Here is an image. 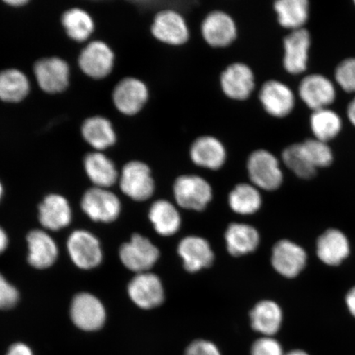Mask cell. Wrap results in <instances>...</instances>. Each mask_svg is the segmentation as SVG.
<instances>
[{
  "label": "cell",
  "mask_w": 355,
  "mask_h": 355,
  "mask_svg": "<svg viewBox=\"0 0 355 355\" xmlns=\"http://www.w3.org/2000/svg\"><path fill=\"white\" fill-rule=\"evenodd\" d=\"M247 171L251 184L259 189L275 191L281 187L284 175L279 159L270 150H252L247 159Z\"/></svg>",
  "instance_id": "6da1fadb"
},
{
  "label": "cell",
  "mask_w": 355,
  "mask_h": 355,
  "mask_svg": "<svg viewBox=\"0 0 355 355\" xmlns=\"http://www.w3.org/2000/svg\"><path fill=\"white\" fill-rule=\"evenodd\" d=\"M150 33L159 42L170 46H182L190 39V29L184 16L173 8H166L155 15Z\"/></svg>",
  "instance_id": "7a4b0ae2"
},
{
  "label": "cell",
  "mask_w": 355,
  "mask_h": 355,
  "mask_svg": "<svg viewBox=\"0 0 355 355\" xmlns=\"http://www.w3.org/2000/svg\"><path fill=\"white\" fill-rule=\"evenodd\" d=\"M175 201L184 209L202 211L211 201L213 191L209 182L197 175L177 177L173 186Z\"/></svg>",
  "instance_id": "3957f363"
},
{
  "label": "cell",
  "mask_w": 355,
  "mask_h": 355,
  "mask_svg": "<svg viewBox=\"0 0 355 355\" xmlns=\"http://www.w3.org/2000/svg\"><path fill=\"white\" fill-rule=\"evenodd\" d=\"M119 180L122 192L135 201H146L155 192L152 170L148 164L141 161H131L125 164L119 174Z\"/></svg>",
  "instance_id": "277c9868"
},
{
  "label": "cell",
  "mask_w": 355,
  "mask_h": 355,
  "mask_svg": "<svg viewBox=\"0 0 355 355\" xmlns=\"http://www.w3.org/2000/svg\"><path fill=\"white\" fill-rule=\"evenodd\" d=\"M255 74L251 67L243 62H234L225 67L220 76V87L230 100L244 101L254 94Z\"/></svg>",
  "instance_id": "5b68a950"
},
{
  "label": "cell",
  "mask_w": 355,
  "mask_h": 355,
  "mask_svg": "<svg viewBox=\"0 0 355 355\" xmlns=\"http://www.w3.org/2000/svg\"><path fill=\"white\" fill-rule=\"evenodd\" d=\"M201 35L208 46L216 49L227 48L238 38V25L227 12L211 11L202 21Z\"/></svg>",
  "instance_id": "8992f818"
},
{
  "label": "cell",
  "mask_w": 355,
  "mask_h": 355,
  "mask_svg": "<svg viewBox=\"0 0 355 355\" xmlns=\"http://www.w3.org/2000/svg\"><path fill=\"white\" fill-rule=\"evenodd\" d=\"M119 257L126 268L139 274L148 272L157 263L159 251L148 238L135 234L121 247Z\"/></svg>",
  "instance_id": "52a82bcc"
},
{
  "label": "cell",
  "mask_w": 355,
  "mask_h": 355,
  "mask_svg": "<svg viewBox=\"0 0 355 355\" xmlns=\"http://www.w3.org/2000/svg\"><path fill=\"white\" fill-rule=\"evenodd\" d=\"M115 108L126 116H135L148 104L150 92L148 85L139 78H124L113 91Z\"/></svg>",
  "instance_id": "ba28073f"
},
{
  "label": "cell",
  "mask_w": 355,
  "mask_h": 355,
  "mask_svg": "<svg viewBox=\"0 0 355 355\" xmlns=\"http://www.w3.org/2000/svg\"><path fill=\"white\" fill-rule=\"evenodd\" d=\"M259 98L265 112L276 119L290 115L295 106V95L285 83L269 79L261 85Z\"/></svg>",
  "instance_id": "9c48e42d"
},
{
  "label": "cell",
  "mask_w": 355,
  "mask_h": 355,
  "mask_svg": "<svg viewBox=\"0 0 355 355\" xmlns=\"http://www.w3.org/2000/svg\"><path fill=\"white\" fill-rule=\"evenodd\" d=\"M33 71L39 87L48 94L63 92L69 85V65L61 58L39 60L35 62Z\"/></svg>",
  "instance_id": "30bf717a"
},
{
  "label": "cell",
  "mask_w": 355,
  "mask_h": 355,
  "mask_svg": "<svg viewBox=\"0 0 355 355\" xmlns=\"http://www.w3.org/2000/svg\"><path fill=\"white\" fill-rule=\"evenodd\" d=\"M310 33L303 28L292 31L283 39V67L288 74H303L308 69L311 48Z\"/></svg>",
  "instance_id": "8fae6325"
},
{
  "label": "cell",
  "mask_w": 355,
  "mask_h": 355,
  "mask_svg": "<svg viewBox=\"0 0 355 355\" xmlns=\"http://www.w3.org/2000/svg\"><path fill=\"white\" fill-rule=\"evenodd\" d=\"M81 206L89 218L104 223L116 220L121 211L119 198L107 189H88L83 195Z\"/></svg>",
  "instance_id": "7c38bea8"
},
{
  "label": "cell",
  "mask_w": 355,
  "mask_h": 355,
  "mask_svg": "<svg viewBox=\"0 0 355 355\" xmlns=\"http://www.w3.org/2000/svg\"><path fill=\"white\" fill-rule=\"evenodd\" d=\"M70 316L75 326L85 331L100 330L106 320L103 304L89 293H80L74 297L71 304Z\"/></svg>",
  "instance_id": "4fadbf2b"
},
{
  "label": "cell",
  "mask_w": 355,
  "mask_h": 355,
  "mask_svg": "<svg viewBox=\"0 0 355 355\" xmlns=\"http://www.w3.org/2000/svg\"><path fill=\"white\" fill-rule=\"evenodd\" d=\"M67 248L73 263L83 270L96 268L103 259L98 239L87 230H78L71 234Z\"/></svg>",
  "instance_id": "5bb4252c"
},
{
  "label": "cell",
  "mask_w": 355,
  "mask_h": 355,
  "mask_svg": "<svg viewBox=\"0 0 355 355\" xmlns=\"http://www.w3.org/2000/svg\"><path fill=\"white\" fill-rule=\"evenodd\" d=\"M300 98L313 111L329 108L336 99L335 84L322 74H309L301 80Z\"/></svg>",
  "instance_id": "9a60e30c"
},
{
  "label": "cell",
  "mask_w": 355,
  "mask_h": 355,
  "mask_svg": "<svg viewBox=\"0 0 355 355\" xmlns=\"http://www.w3.org/2000/svg\"><path fill=\"white\" fill-rule=\"evenodd\" d=\"M114 53L107 44L94 41L87 44L78 58V65L84 74L93 79H103L112 72Z\"/></svg>",
  "instance_id": "2e32d148"
},
{
  "label": "cell",
  "mask_w": 355,
  "mask_h": 355,
  "mask_svg": "<svg viewBox=\"0 0 355 355\" xmlns=\"http://www.w3.org/2000/svg\"><path fill=\"white\" fill-rule=\"evenodd\" d=\"M128 294L137 307L153 309L163 304L165 291L161 279L153 273L137 274L128 286Z\"/></svg>",
  "instance_id": "e0dca14e"
},
{
  "label": "cell",
  "mask_w": 355,
  "mask_h": 355,
  "mask_svg": "<svg viewBox=\"0 0 355 355\" xmlns=\"http://www.w3.org/2000/svg\"><path fill=\"white\" fill-rule=\"evenodd\" d=\"M189 157L195 166L207 170L218 171L227 161V150L218 137L202 135L195 139L190 145Z\"/></svg>",
  "instance_id": "ac0fdd59"
},
{
  "label": "cell",
  "mask_w": 355,
  "mask_h": 355,
  "mask_svg": "<svg viewBox=\"0 0 355 355\" xmlns=\"http://www.w3.org/2000/svg\"><path fill=\"white\" fill-rule=\"evenodd\" d=\"M307 263V254L303 248L287 239L275 244L272 264L275 270L286 278L298 277Z\"/></svg>",
  "instance_id": "d6986e66"
},
{
  "label": "cell",
  "mask_w": 355,
  "mask_h": 355,
  "mask_svg": "<svg viewBox=\"0 0 355 355\" xmlns=\"http://www.w3.org/2000/svg\"><path fill=\"white\" fill-rule=\"evenodd\" d=\"M178 252L183 260L185 270L191 273L209 268L214 261V252L210 243L199 236L192 235L182 239Z\"/></svg>",
  "instance_id": "ffe728a7"
},
{
  "label": "cell",
  "mask_w": 355,
  "mask_h": 355,
  "mask_svg": "<svg viewBox=\"0 0 355 355\" xmlns=\"http://www.w3.org/2000/svg\"><path fill=\"white\" fill-rule=\"evenodd\" d=\"M39 220L44 228L57 232L72 220V209L68 200L60 194L48 195L39 206Z\"/></svg>",
  "instance_id": "44dd1931"
},
{
  "label": "cell",
  "mask_w": 355,
  "mask_h": 355,
  "mask_svg": "<svg viewBox=\"0 0 355 355\" xmlns=\"http://www.w3.org/2000/svg\"><path fill=\"white\" fill-rule=\"evenodd\" d=\"M28 243V261L37 269H46L54 265L59 255L57 244L50 234L42 230H33L26 237Z\"/></svg>",
  "instance_id": "7402d4cb"
},
{
  "label": "cell",
  "mask_w": 355,
  "mask_h": 355,
  "mask_svg": "<svg viewBox=\"0 0 355 355\" xmlns=\"http://www.w3.org/2000/svg\"><path fill=\"white\" fill-rule=\"evenodd\" d=\"M347 237L339 230L330 229L318 238L317 254L323 263L338 266L349 255Z\"/></svg>",
  "instance_id": "603a6c76"
},
{
  "label": "cell",
  "mask_w": 355,
  "mask_h": 355,
  "mask_svg": "<svg viewBox=\"0 0 355 355\" xmlns=\"http://www.w3.org/2000/svg\"><path fill=\"white\" fill-rule=\"evenodd\" d=\"M226 248L234 257L247 255L254 252L260 243L259 232L250 225L232 223L225 234Z\"/></svg>",
  "instance_id": "cb8c5ba5"
},
{
  "label": "cell",
  "mask_w": 355,
  "mask_h": 355,
  "mask_svg": "<svg viewBox=\"0 0 355 355\" xmlns=\"http://www.w3.org/2000/svg\"><path fill=\"white\" fill-rule=\"evenodd\" d=\"M84 168L89 180L97 188H110L119 178L114 163L101 152L87 154L84 158Z\"/></svg>",
  "instance_id": "d4e9b609"
},
{
  "label": "cell",
  "mask_w": 355,
  "mask_h": 355,
  "mask_svg": "<svg viewBox=\"0 0 355 355\" xmlns=\"http://www.w3.org/2000/svg\"><path fill=\"white\" fill-rule=\"evenodd\" d=\"M273 10L279 25L291 32L304 28L309 19L308 0H278L273 3Z\"/></svg>",
  "instance_id": "484cf974"
},
{
  "label": "cell",
  "mask_w": 355,
  "mask_h": 355,
  "mask_svg": "<svg viewBox=\"0 0 355 355\" xmlns=\"http://www.w3.org/2000/svg\"><path fill=\"white\" fill-rule=\"evenodd\" d=\"M250 320L252 329L264 336H273L281 329L282 310L276 302L263 300L251 311Z\"/></svg>",
  "instance_id": "4316f807"
},
{
  "label": "cell",
  "mask_w": 355,
  "mask_h": 355,
  "mask_svg": "<svg viewBox=\"0 0 355 355\" xmlns=\"http://www.w3.org/2000/svg\"><path fill=\"white\" fill-rule=\"evenodd\" d=\"M81 131L83 139L96 152L111 148L116 143L117 136L113 124L105 117L87 119L83 123Z\"/></svg>",
  "instance_id": "83f0119b"
},
{
  "label": "cell",
  "mask_w": 355,
  "mask_h": 355,
  "mask_svg": "<svg viewBox=\"0 0 355 355\" xmlns=\"http://www.w3.org/2000/svg\"><path fill=\"white\" fill-rule=\"evenodd\" d=\"M148 217L155 232L162 236H171L180 229V212L167 200L155 201L150 208Z\"/></svg>",
  "instance_id": "f1b7e54d"
},
{
  "label": "cell",
  "mask_w": 355,
  "mask_h": 355,
  "mask_svg": "<svg viewBox=\"0 0 355 355\" xmlns=\"http://www.w3.org/2000/svg\"><path fill=\"white\" fill-rule=\"evenodd\" d=\"M29 79L21 71L8 69L0 72V100L7 103H19L28 96Z\"/></svg>",
  "instance_id": "f546056e"
},
{
  "label": "cell",
  "mask_w": 355,
  "mask_h": 355,
  "mask_svg": "<svg viewBox=\"0 0 355 355\" xmlns=\"http://www.w3.org/2000/svg\"><path fill=\"white\" fill-rule=\"evenodd\" d=\"M228 201L230 207L239 215L254 214L263 203L260 189L248 183L235 185L230 191Z\"/></svg>",
  "instance_id": "4dcf8cb0"
},
{
  "label": "cell",
  "mask_w": 355,
  "mask_h": 355,
  "mask_svg": "<svg viewBox=\"0 0 355 355\" xmlns=\"http://www.w3.org/2000/svg\"><path fill=\"white\" fill-rule=\"evenodd\" d=\"M343 123L340 115L329 108L313 111L310 128L314 139L329 143L340 135Z\"/></svg>",
  "instance_id": "1f68e13d"
},
{
  "label": "cell",
  "mask_w": 355,
  "mask_h": 355,
  "mask_svg": "<svg viewBox=\"0 0 355 355\" xmlns=\"http://www.w3.org/2000/svg\"><path fill=\"white\" fill-rule=\"evenodd\" d=\"M62 24L69 38L77 42H86L95 29L94 21L91 15L78 8L66 11L62 17Z\"/></svg>",
  "instance_id": "d6a6232c"
},
{
  "label": "cell",
  "mask_w": 355,
  "mask_h": 355,
  "mask_svg": "<svg viewBox=\"0 0 355 355\" xmlns=\"http://www.w3.org/2000/svg\"><path fill=\"white\" fill-rule=\"evenodd\" d=\"M282 159L284 165L300 179L311 180L317 175L318 168L310 162L302 143L287 146L282 150Z\"/></svg>",
  "instance_id": "836d02e7"
},
{
  "label": "cell",
  "mask_w": 355,
  "mask_h": 355,
  "mask_svg": "<svg viewBox=\"0 0 355 355\" xmlns=\"http://www.w3.org/2000/svg\"><path fill=\"white\" fill-rule=\"evenodd\" d=\"M304 153L313 166L318 168L329 167L334 159L331 146L325 141L309 139L302 141Z\"/></svg>",
  "instance_id": "e575fe53"
},
{
  "label": "cell",
  "mask_w": 355,
  "mask_h": 355,
  "mask_svg": "<svg viewBox=\"0 0 355 355\" xmlns=\"http://www.w3.org/2000/svg\"><path fill=\"white\" fill-rule=\"evenodd\" d=\"M335 80L347 93H355V58H348L337 65Z\"/></svg>",
  "instance_id": "d590c367"
},
{
  "label": "cell",
  "mask_w": 355,
  "mask_h": 355,
  "mask_svg": "<svg viewBox=\"0 0 355 355\" xmlns=\"http://www.w3.org/2000/svg\"><path fill=\"white\" fill-rule=\"evenodd\" d=\"M251 355H286L281 344L272 336H263L252 345Z\"/></svg>",
  "instance_id": "8d00e7d4"
},
{
  "label": "cell",
  "mask_w": 355,
  "mask_h": 355,
  "mask_svg": "<svg viewBox=\"0 0 355 355\" xmlns=\"http://www.w3.org/2000/svg\"><path fill=\"white\" fill-rule=\"evenodd\" d=\"M19 300V293L0 273V309H10Z\"/></svg>",
  "instance_id": "74e56055"
},
{
  "label": "cell",
  "mask_w": 355,
  "mask_h": 355,
  "mask_svg": "<svg viewBox=\"0 0 355 355\" xmlns=\"http://www.w3.org/2000/svg\"><path fill=\"white\" fill-rule=\"evenodd\" d=\"M184 355H221L217 346L206 340H197L191 343Z\"/></svg>",
  "instance_id": "f35d334b"
},
{
  "label": "cell",
  "mask_w": 355,
  "mask_h": 355,
  "mask_svg": "<svg viewBox=\"0 0 355 355\" xmlns=\"http://www.w3.org/2000/svg\"><path fill=\"white\" fill-rule=\"evenodd\" d=\"M7 355H34L32 349L29 347L28 345H26L24 343H16L12 345L8 352Z\"/></svg>",
  "instance_id": "ab89813d"
},
{
  "label": "cell",
  "mask_w": 355,
  "mask_h": 355,
  "mask_svg": "<svg viewBox=\"0 0 355 355\" xmlns=\"http://www.w3.org/2000/svg\"><path fill=\"white\" fill-rule=\"evenodd\" d=\"M345 302L350 313L355 318V287L348 292L345 297Z\"/></svg>",
  "instance_id": "60d3db41"
},
{
  "label": "cell",
  "mask_w": 355,
  "mask_h": 355,
  "mask_svg": "<svg viewBox=\"0 0 355 355\" xmlns=\"http://www.w3.org/2000/svg\"><path fill=\"white\" fill-rule=\"evenodd\" d=\"M346 114H347L349 122L355 127V97L349 102L347 110H346Z\"/></svg>",
  "instance_id": "b9f144b4"
},
{
  "label": "cell",
  "mask_w": 355,
  "mask_h": 355,
  "mask_svg": "<svg viewBox=\"0 0 355 355\" xmlns=\"http://www.w3.org/2000/svg\"><path fill=\"white\" fill-rule=\"evenodd\" d=\"M8 244V235L4 230L0 226V254L6 250Z\"/></svg>",
  "instance_id": "7bdbcfd3"
},
{
  "label": "cell",
  "mask_w": 355,
  "mask_h": 355,
  "mask_svg": "<svg viewBox=\"0 0 355 355\" xmlns=\"http://www.w3.org/2000/svg\"><path fill=\"white\" fill-rule=\"evenodd\" d=\"M6 3L11 7L17 8L26 6V4H28V1H26V0H8Z\"/></svg>",
  "instance_id": "ee69618b"
},
{
  "label": "cell",
  "mask_w": 355,
  "mask_h": 355,
  "mask_svg": "<svg viewBox=\"0 0 355 355\" xmlns=\"http://www.w3.org/2000/svg\"><path fill=\"white\" fill-rule=\"evenodd\" d=\"M286 355H310L309 353L304 352V350L302 349H294L291 350V352H288Z\"/></svg>",
  "instance_id": "f6af8a7d"
},
{
  "label": "cell",
  "mask_w": 355,
  "mask_h": 355,
  "mask_svg": "<svg viewBox=\"0 0 355 355\" xmlns=\"http://www.w3.org/2000/svg\"><path fill=\"white\" fill-rule=\"evenodd\" d=\"M3 186H2V184L0 183V200H1V198L3 196Z\"/></svg>",
  "instance_id": "bcb514c9"
},
{
  "label": "cell",
  "mask_w": 355,
  "mask_h": 355,
  "mask_svg": "<svg viewBox=\"0 0 355 355\" xmlns=\"http://www.w3.org/2000/svg\"><path fill=\"white\" fill-rule=\"evenodd\" d=\"M354 4H355V1H354Z\"/></svg>",
  "instance_id": "7dc6e473"
}]
</instances>
